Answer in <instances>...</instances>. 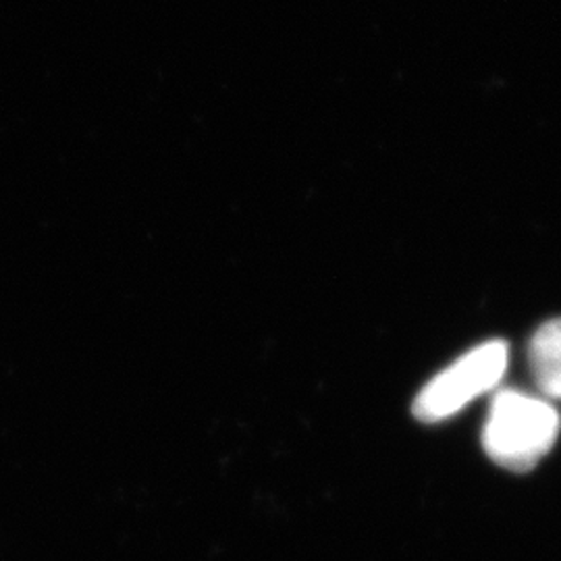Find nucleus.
I'll return each mask as SVG.
<instances>
[{"instance_id": "nucleus-1", "label": "nucleus", "mask_w": 561, "mask_h": 561, "mask_svg": "<svg viewBox=\"0 0 561 561\" xmlns=\"http://www.w3.org/2000/svg\"><path fill=\"white\" fill-rule=\"evenodd\" d=\"M560 428V414L551 403L520 391H502L491 403L482 447L503 468L528 472L551 451Z\"/></svg>"}, {"instance_id": "nucleus-2", "label": "nucleus", "mask_w": 561, "mask_h": 561, "mask_svg": "<svg viewBox=\"0 0 561 561\" xmlns=\"http://www.w3.org/2000/svg\"><path fill=\"white\" fill-rule=\"evenodd\" d=\"M507 358L510 347L505 341H486L470 350L422 387L412 403L414 419L424 424L451 419L463 405L502 381Z\"/></svg>"}, {"instance_id": "nucleus-3", "label": "nucleus", "mask_w": 561, "mask_h": 561, "mask_svg": "<svg viewBox=\"0 0 561 561\" xmlns=\"http://www.w3.org/2000/svg\"><path fill=\"white\" fill-rule=\"evenodd\" d=\"M530 373L539 391L549 400H561V319L547 321L528 343Z\"/></svg>"}]
</instances>
